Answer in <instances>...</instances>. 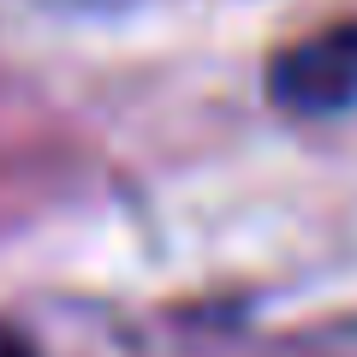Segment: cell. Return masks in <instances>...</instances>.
<instances>
[{"instance_id":"obj_1","label":"cell","mask_w":357,"mask_h":357,"mask_svg":"<svg viewBox=\"0 0 357 357\" xmlns=\"http://www.w3.org/2000/svg\"><path fill=\"white\" fill-rule=\"evenodd\" d=\"M268 96L286 114H351L357 107V24H333L280 48L268 66Z\"/></svg>"}]
</instances>
